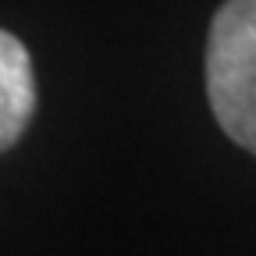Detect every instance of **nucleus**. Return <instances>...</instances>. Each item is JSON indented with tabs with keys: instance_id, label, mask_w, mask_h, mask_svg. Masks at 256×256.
Segmentation results:
<instances>
[{
	"instance_id": "2",
	"label": "nucleus",
	"mask_w": 256,
	"mask_h": 256,
	"mask_svg": "<svg viewBox=\"0 0 256 256\" xmlns=\"http://www.w3.org/2000/svg\"><path fill=\"white\" fill-rule=\"evenodd\" d=\"M32 110H36L32 57L18 36L0 28V153L25 136Z\"/></svg>"
},
{
	"instance_id": "1",
	"label": "nucleus",
	"mask_w": 256,
	"mask_h": 256,
	"mask_svg": "<svg viewBox=\"0 0 256 256\" xmlns=\"http://www.w3.org/2000/svg\"><path fill=\"white\" fill-rule=\"evenodd\" d=\"M210 110L232 142L256 156V0H224L206 40Z\"/></svg>"
}]
</instances>
